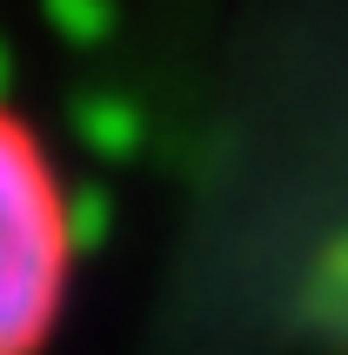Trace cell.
I'll return each mask as SVG.
<instances>
[{"label": "cell", "instance_id": "6da1fadb", "mask_svg": "<svg viewBox=\"0 0 348 355\" xmlns=\"http://www.w3.org/2000/svg\"><path fill=\"white\" fill-rule=\"evenodd\" d=\"M74 288V208L40 135L0 101V355H40Z\"/></svg>", "mask_w": 348, "mask_h": 355}]
</instances>
